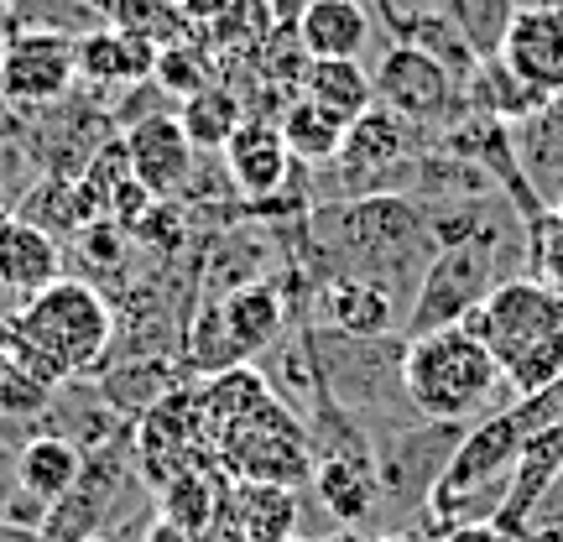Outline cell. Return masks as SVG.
Masks as SVG:
<instances>
[{"mask_svg":"<svg viewBox=\"0 0 563 542\" xmlns=\"http://www.w3.org/2000/svg\"><path fill=\"white\" fill-rule=\"evenodd\" d=\"M152 84H157L167 100H188V95L209 89V84H214V74H209L203 53L194 47V37H188V42H173V47H162V53H157Z\"/></svg>","mask_w":563,"mask_h":542,"instance_id":"cell-29","label":"cell"},{"mask_svg":"<svg viewBox=\"0 0 563 542\" xmlns=\"http://www.w3.org/2000/svg\"><path fill=\"white\" fill-rule=\"evenodd\" d=\"M371 542H422L418 532H382V538H371Z\"/></svg>","mask_w":563,"mask_h":542,"instance_id":"cell-38","label":"cell"},{"mask_svg":"<svg viewBox=\"0 0 563 542\" xmlns=\"http://www.w3.org/2000/svg\"><path fill=\"white\" fill-rule=\"evenodd\" d=\"M292 42L302 58H361L371 42V11L365 0H302Z\"/></svg>","mask_w":563,"mask_h":542,"instance_id":"cell-16","label":"cell"},{"mask_svg":"<svg viewBox=\"0 0 563 542\" xmlns=\"http://www.w3.org/2000/svg\"><path fill=\"white\" fill-rule=\"evenodd\" d=\"M433 542H517V538L501 532L496 522H460V527H449V532H439Z\"/></svg>","mask_w":563,"mask_h":542,"instance_id":"cell-34","label":"cell"},{"mask_svg":"<svg viewBox=\"0 0 563 542\" xmlns=\"http://www.w3.org/2000/svg\"><path fill=\"white\" fill-rule=\"evenodd\" d=\"M224 506H230L224 485L209 480L199 464H194V469H178L173 480L162 485V517H167V522H178V527H188L194 538H203L209 527L220 522Z\"/></svg>","mask_w":563,"mask_h":542,"instance_id":"cell-27","label":"cell"},{"mask_svg":"<svg viewBox=\"0 0 563 542\" xmlns=\"http://www.w3.org/2000/svg\"><path fill=\"white\" fill-rule=\"evenodd\" d=\"M376 104L386 110H397L407 125H418V131H449V125L460 121L470 100H464V84L443 68L433 53H422L412 42H391L376 63Z\"/></svg>","mask_w":563,"mask_h":542,"instance_id":"cell-8","label":"cell"},{"mask_svg":"<svg viewBox=\"0 0 563 542\" xmlns=\"http://www.w3.org/2000/svg\"><path fill=\"white\" fill-rule=\"evenodd\" d=\"M282 542H308V538H282Z\"/></svg>","mask_w":563,"mask_h":542,"instance_id":"cell-40","label":"cell"},{"mask_svg":"<svg viewBox=\"0 0 563 542\" xmlns=\"http://www.w3.org/2000/svg\"><path fill=\"white\" fill-rule=\"evenodd\" d=\"M298 95L302 100L323 104L329 115H340L344 125L365 115L376 104V84L361 68V58H302L298 74Z\"/></svg>","mask_w":563,"mask_h":542,"instance_id":"cell-23","label":"cell"},{"mask_svg":"<svg viewBox=\"0 0 563 542\" xmlns=\"http://www.w3.org/2000/svg\"><path fill=\"white\" fill-rule=\"evenodd\" d=\"M527 272L548 281L553 292H563V220L553 209L527 224Z\"/></svg>","mask_w":563,"mask_h":542,"instance_id":"cell-31","label":"cell"},{"mask_svg":"<svg viewBox=\"0 0 563 542\" xmlns=\"http://www.w3.org/2000/svg\"><path fill=\"white\" fill-rule=\"evenodd\" d=\"M167 5H178V0H167Z\"/></svg>","mask_w":563,"mask_h":542,"instance_id":"cell-41","label":"cell"},{"mask_svg":"<svg viewBox=\"0 0 563 542\" xmlns=\"http://www.w3.org/2000/svg\"><path fill=\"white\" fill-rule=\"evenodd\" d=\"M464 329L496 355L501 381L527 397L563 376V292L532 272L506 277L490 298L464 319Z\"/></svg>","mask_w":563,"mask_h":542,"instance_id":"cell-2","label":"cell"},{"mask_svg":"<svg viewBox=\"0 0 563 542\" xmlns=\"http://www.w3.org/2000/svg\"><path fill=\"white\" fill-rule=\"evenodd\" d=\"M241 121H245V104L230 84H209V89H199V95L178 100V125L188 131L194 152H220Z\"/></svg>","mask_w":563,"mask_h":542,"instance_id":"cell-26","label":"cell"},{"mask_svg":"<svg viewBox=\"0 0 563 542\" xmlns=\"http://www.w3.org/2000/svg\"><path fill=\"white\" fill-rule=\"evenodd\" d=\"M464 100H470V110L496 115V121H506V125H517L522 115H532L538 104H548L543 95H538V89H527V84L517 79L496 53L470 68V79H464Z\"/></svg>","mask_w":563,"mask_h":542,"instance_id":"cell-25","label":"cell"},{"mask_svg":"<svg viewBox=\"0 0 563 542\" xmlns=\"http://www.w3.org/2000/svg\"><path fill=\"white\" fill-rule=\"evenodd\" d=\"M319 329L344 334V340H386V334H402V308L386 287L365 277H323Z\"/></svg>","mask_w":563,"mask_h":542,"instance_id":"cell-15","label":"cell"},{"mask_svg":"<svg viewBox=\"0 0 563 542\" xmlns=\"http://www.w3.org/2000/svg\"><path fill=\"white\" fill-rule=\"evenodd\" d=\"M220 454L235 469V480L266 485H308L313 480V443L308 422H298L277 397H262L245 418H235L220 433Z\"/></svg>","mask_w":563,"mask_h":542,"instance_id":"cell-6","label":"cell"},{"mask_svg":"<svg viewBox=\"0 0 563 542\" xmlns=\"http://www.w3.org/2000/svg\"><path fill=\"white\" fill-rule=\"evenodd\" d=\"M157 42L141 32H115V26H89L74 37V68L79 84L89 89H131V84H152L157 68Z\"/></svg>","mask_w":563,"mask_h":542,"instance_id":"cell-14","label":"cell"},{"mask_svg":"<svg viewBox=\"0 0 563 542\" xmlns=\"http://www.w3.org/2000/svg\"><path fill=\"white\" fill-rule=\"evenodd\" d=\"M443 11L460 26V37L470 42V53L490 58V53H501L506 26L517 16V0H443Z\"/></svg>","mask_w":563,"mask_h":542,"instance_id":"cell-28","label":"cell"},{"mask_svg":"<svg viewBox=\"0 0 563 542\" xmlns=\"http://www.w3.org/2000/svg\"><path fill=\"white\" fill-rule=\"evenodd\" d=\"M501 365L464 323L402 340V397L422 422H470L501 391Z\"/></svg>","mask_w":563,"mask_h":542,"instance_id":"cell-3","label":"cell"},{"mask_svg":"<svg viewBox=\"0 0 563 542\" xmlns=\"http://www.w3.org/2000/svg\"><path fill=\"white\" fill-rule=\"evenodd\" d=\"M460 433L464 422H418V428L397 433L391 449H376V485L402 506H422L433 480H439V469L454 454Z\"/></svg>","mask_w":563,"mask_h":542,"instance_id":"cell-11","label":"cell"},{"mask_svg":"<svg viewBox=\"0 0 563 542\" xmlns=\"http://www.w3.org/2000/svg\"><path fill=\"white\" fill-rule=\"evenodd\" d=\"M224 517L235 522L245 542H282L298 538V490L292 485H266V480H241L230 490Z\"/></svg>","mask_w":563,"mask_h":542,"instance_id":"cell-22","label":"cell"},{"mask_svg":"<svg viewBox=\"0 0 563 542\" xmlns=\"http://www.w3.org/2000/svg\"><path fill=\"white\" fill-rule=\"evenodd\" d=\"M418 125H407L397 110L386 104H371L365 115L344 125V141L334 152V173H340V188L350 199H365V193H407L412 188V173H418Z\"/></svg>","mask_w":563,"mask_h":542,"instance_id":"cell-5","label":"cell"},{"mask_svg":"<svg viewBox=\"0 0 563 542\" xmlns=\"http://www.w3.org/2000/svg\"><path fill=\"white\" fill-rule=\"evenodd\" d=\"M433 251H439L433 230L407 193H365V199L323 203L308 214V256L319 262V281L365 277L386 287L402 313Z\"/></svg>","mask_w":563,"mask_h":542,"instance_id":"cell-1","label":"cell"},{"mask_svg":"<svg viewBox=\"0 0 563 542\" xmlns=\"http://www.w3.org/2000/svg\"><path fill=\"white\" fill-rule=\"evenodd\" d=\"M11 355H16V323L0 319V370L11 365Z\"/></svg>","mask_w":563,"mask_h":542,"instance_id":"cell-36","label":"cell"},{"mask_svg":"<svg viewBox=\"0 0 563 542\" xmlns=\"http://www.w3.org/2000/svg\"><path fill=\"white\" fill-rule=\"evenodd\" d=\"M511 412V422L522 428V439H532V433H543V428H559L563 422V376L559 381L538 386V391H527L517 407H506Z\"/></svg>","mask_w":563,"mask_h":542,"instance_id":"cell-32","label":"cell"},{"mask_svg":"<svg viewBox=\"0 0 563 542\" xmlns=\"http://www.w3.org/2000/svg\"><path fill=\"white\" fill-rule=\"evenodd\" d=\"M11 323H16V340L26 350L47 355L68 381L89 376L110 355V344H115L110 302H104L100 287H89L79 277H58L53 287H42L37 298L21 302Z\"/></svg>","mask_w":563,"mask_h":542,"instance_id":"cell-4","label":"cell"},{"mask_svg":"<svg viewBox=\"0 0 563 542\" xmlns=\"http://www.w3.org/2000/svg\"><path fill=\"white\" fill-rule=\"evenodd\" d=\"M74 32L63 26H11L0 37V100L16 115H37L74 95Z\"/></svg>","mask_w":563,"mask_h":542,"instance_id":"cell-7","label":"cell"},{"mask_svg":"<svg viewBox=\"0 0 563 542\" xmlns=\"http://www.w3.org/2000/svg\"><path fill=\"white\" fill-rule=\"evenodd\" d=\"M121 152H125L131 178H136L152 199H173V193H183L188 178H194V167H199V152H194L188 131L178 125V115H162V110L125 125Z\"/></svg>","mask_w":563,"mask_h":542,"instance_id":"cell-9","label":"cell"},{"mask_svg":"<svg viewBox=\"0 0 563 542\" xmlns=\"http://www.w3.org/2000/svg\"><path fill=\"white\" fill-rule=\"evenodd\" d=\"M84 475V449L68 433H42V439L21 443L16 454V490L26 501H37L42 511H53V506L74 490V480Z\"/></svg>","mask_w":563,"mask_h":542,"instance_id":"cell-20","label":"cell"},{"mask_svg":"<svg viewBox=\"0 0 563 542\" xmlns=\"http://www.w3.org/2000/svg\"><path fill=\"white\" fill-rule=\"evenodd\" d=\"M141 542H199L188 527H178V522H167V517H157V522L141 532Z\"/></svg>","mask_w":563,"mask_h":542,"instance_id":"cell-35","label":"cell"},{"mask_svg":"<svg viewBox=\"0 0 563 542\" xmlns=\"http://www.w3.org/2000/svg\"><path fill=\"white\" fill-rule=\"evenodd\" d=\"M511 146L522 162V178L532 182V193L543 209L563 199V100L538 104L532 115L511 125Z\"/></svg>","mask_w":563,"mask_h":542,"instance_id":"cell-18","label":"cell"},{"mask_svg":"<svg viewBox=\"0 0 563 542\" xmlns=\"http://www.w3.org/2000/svg\"><path fill=\"white\" fill-rule=\"evenodd\" d=\"M277 131H282V141H287V152H292V162H298V167H329V162H334V152H340V141H344V121H340V115H329L323 104L302 100V95L282 104Z\"/></svg>","mask_w":563,"mask_h":542,"instance_id":"cell-24","label":"cell"},{"mask_svg":"<svg viewBox=\"0 0 563 542\" xmlns=\"http://www.w3.org/2000/svg\"><path fill=\"white\" fill-rule=\"evenodd\" d=\"M63 277V241L47 235L37 224L11 220L0 230V292H11L16 302L37 298L42 287H53Z\"/></svg>","mask_w":563,"mask_h":542,"instance_id":"cell-17","label":"cell"},{"mask_svg":"<svg viewBox=\"0 0 563 542\" xmlns=\"http://www.w3.org/2000/svg\"><path fill=\"white\" fill-rule=\"evenodd\" d=\"M11 220H16V209H11V203H0V230H5Z\"/></svg>","mask_w":563,"mask_h":542,"instance_id":"cell-39","label":"cell"},{"mask_svg":"<svg viewBox=\"0 0 563 542\" xmlns=\"http://www.w3.org/2000/svg\"><path fill=\"white\" fill-rule=\"evenodd\" d=\"M559 480H563V422L522 439V454H517L511 475H506V496L490 522L501 527V532H511V538H522L527 522L538 517V506L553 496Z\"/></svg>","mask_w":563,"mask_h":542,"instance_id":"cell-13","label":"cell"},{"mask_svg":"<svg viewBox=\"0 0 563 542\" xmlns=\"http://www.w3.org/2000/svg\"><path fill=\"white\" fill-rule=\"evenodd\" d=\"M214 302H220V323L241 361L272 350L282 340V329H287V298H282L277 281H266V277L245 281V287H235V292H224Z\"/></svg>","mask_w":563,"mask_h":542,"instance_id":"cell-19","label":"cell"},{"mask_svg":"<svg viewBox=\"0 0 563 542\" xmlns=\"http://www.w3.org/2000/svg\"><path fill=\"white\" fill-rule=\"evenodd\" d=\"M74 241H79V256L89 266H121L125 262V224L115 220H95V224H84V230H74Z\"/></svg>","mask_w":563,"mask_h":542,"instance_id":"cell-33","label":"cell"},{"mask_svg":"<svg viewBox=\"0 0 563 542\" xmlns=\"http://www.w3.org/2000/svg\"><path fill=\"white\" fill-rule=\"evenodd\" d=\"M496 58L543 100L563 95V5L538 0V5H517V16L506 26L501 53Z\"/></svg>","mask_w":563,"mask_h":542,"instance_id":"cell-10","label":"cell"},{"mask_svg":"<svg viewBox=\"0 0 563 542\" xmlns=\"http://www.w3.org/2000/svg\"><path fill=\"white\" fill-rule=\"evenodd\" d=\"M559 100H563V95H559Z\"/></svg>","mask_w":563,"mask_h":542,"instance_id":"cell-42","label":"cell"},{"mask_svg":"<svg viewBox=\"0 0 563 542\" xmlns=\"http://www.w3.org/2000/svg\"><path fill=\"white\" fill-rule=\"evenodd\" d=\"M220 157H224V178L245 203H262L272 193H282L292 182V167H298L277 121H266V115H245L220 146Z\"/></svg>","mask_w":563,"mask_h":542,"instance_id":"cell-12","label":"cell"},{"mask_svg":"<svg viewBox=\"0 0 563 542\" xmlns=\"http://www.w3.org/2000/svg\"><path fill=\"white\" fill-rule=\"evenodd\" d=\"M319 542H371L361 532V527H340V532H329V538H319Z\"/></svg>","mask_w":563,"mask_h":542,"instance_id":"cell-37","label":"cell"},{"mask_svg":"<svg viewBox=\"0 0 563 542\" xmlns=\"http://www.w3.org/2000/svg\"><path fill=\"white\" fill-rule=\"evenodd\" d=\"M313 496L323 501V511L340 527H365L376 511V464L344 460V454H319L313 460Z\"/></svg>","mask_w":563,"mask_h":542,"instance_id":"cell-21","label":"cell"},{"mask_svg":"<svg viewBox=\"0 0 563 542\" xmlns=\"http://www.w3.org/2000/svg\"><path fill=\"white\" fill-rule=\"evenodd\" d=\"M53 397H58V386H47L42 376H32L26 365H5L0 370V418L11 422H37L53 412Z\"/></svg>","mask_w":563,"mask_h":542,"instance_id":"cell-30","label":"cell"}]
</instances>
